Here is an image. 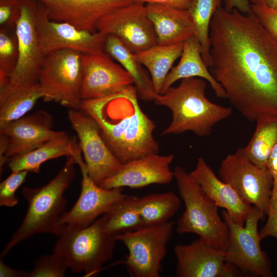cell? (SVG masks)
I'll return each mask as SVG.
<instances>
[{"mask_svg":"<svg viewBox=\"0 0 277 277\" xmlns=\"http://www.w3.org/2000/svg\"><path fill=\"white\" fill-rule=\"evenodd\" d=\"M209 69L250 122L277 117V41L255 15L220 7L210 25Z\"/></svg>","mask_w":277,"mask_h":277,"instance_id":"obj_1","label":"cell"},{"mask_svg":"<svg viewBox=\"0 0 277 277\" xmlns=\"http://www.w3.org/2000/svg\"><path fill=\"white\" fill-rule=\"evenodd\" d=\"M134 85L101 99L82 101L80 109L97 123L105 143L122 164L152 154L159 145L156 125L141 108Z\"/></svg>","mask_w":277,"mask_h":277,"instance_id":"obj_2","label":"cell"},{"mask_svg":"<svg viewBox=\"0 0 277 277\" xmlns=\"http://www.w3.org/2000/svg\"><path fill=\"white\" fill-rule=\"evenodd\" d=\"M206 81L200 77L181 80L163 94H156L153 101L169 108L172 118L162 135L191 131L198 136L209 135L213 127L229 117L232 109L214 103L206 95Z\"/></svg>","mask_w":277,"mask_h":277,"instance_id":"obj_3","label":"cell"},{"mask_svg":"<svg viewBox=\"0 0 277 277\" xmlns=\"http://www.w3.org/2000/svg\"><path fill=\"white\" fill-rule=\"evenodd\" d=\"M73 156L67 161L56 175L45 185L37 188L24 187L22 194L28 203L24 218L18 228L5 246L4 257L17 244L38 233L59 236L63 226L59 219L67 201L64 196L75 175Z\"/></svg>","mask_w":277,"mask_h":277,"instance_id":"obj_4","label":"cell"},{"mask_svg":"<svg viewBox=\"0 0 277 277\" xmlns=\"http://www.w3.org/2000/svg\"><path fill=\"white\" fill-rule=\"evenodd\" d=\"M185 210L176 222L180 234L191 233L217 249L225 251L229 242V229L221 219L219 207L204 192L191 172L181 166L173 170Z\"/></svg>","mask_w":277,"mask_h":277,"instance_id":"obj_5","label":"cell"},{"mask_svg":"<svg viewBox=\"0 0 277 277\" xmlns=\"http://www.w3.org/2000/svg\"><path fill=\"white\" fill-rule=\"evenodd\" d=\"M105 225L103 214L84 228L63 226L53 252L66 259L72 272L87 276L96 274L112 258L117 241L106 231Z\"/></svg>","mask_w":277,"mask_h":277,"instance_id":"obj_6","label":"cell"},{"mask_svg":"<svg viewBox=\"0 0 277 277\" xmlns=\"http://www.w3.org/2000/svg\"><path fill=\"white\" fill-rule=\"evenodd\" d=\"M81 55L77 51L64 49L45 55L38 81L45 101H54L69 109H80Z\"/></svg>","mask_w":277,"mask_h":277,"instance_id":"obj_7","label":"cell"},{"mask_svg":"<svg viewBox=\"0 0 277 277\" xmlns=\"http://www.w3.org/2000/svg\"><path fill=\"white\" fill-rule=\"evenodd\" d=\"M222 215L229 229L226 261L236 265L244 276L272 277L271 260L261 248L258 229L259 221L263 220L265 214L253 206L244 226L234 222L225 210Z\"/></svg>","mask_w":277,"mask_h":277,"instance_id":"obj_8","label":"cell"},{"mask_svg":"<svg viewBox=\"0 0 277 277\" xmlns=\"http://www.w3.org/2000/svg\"><path fill=\"white\" fill-rule=\"evenodd\" d=\"M175 223L168 221L114 236L126 247L128 254L124 261L133 277H160L162 262L171 239Z\"/></svg>","mask_w":277,"mask_h":277,"instance_id":"obj_9","label":"cell"},{"mask_svg":"<svg viewBox=\"0 0 277 277\" xmlns=\"http://www.w3.org/2000/svg\"><path fill=\"white\" fill-rule=\"evenodd\" d=\"M37 3L21 0L20 12L15 24L17 59L8 85L0 93V102L11 92L38 83L45 56L39 43L35 24Z\"/></svg>","mask_w":277,"mask_h":277,"instance_id":"obj_10","label":"cell"},{"mask_svg":"<svg viewBox=\"0 0 277 277\" xmlns=\"http://www.w3.org/2000/svg\"><path fill=\"white\" fill-rule=\"evenodd\" d=\"M219 175L245 201L268 215L273 184L268 168L254 165L240 148L222 161Z\"/></svg>","mask_w":277,"mask_h":277,"instance_id":"obj_11","label":"cell"},{"mask_svg":"<svg viewBox=\"0 0 277 277\" xmlns=\"http://www.w3.org/2000/svg\"><path fill=\"white\" fill-rule=\"evenodd\" d=\"M35 24L40 47L45 55L64 49L83 54L104 51L106 35L97 31L80 29L68 23L52 20L45 7L38 3Z\"/></svg>","mask_w":277,"mask_h":277,"instance_id":"obj_12","label":"cell"},{"mask_svg":"<svg viewBox=\"0 0 277 277\" xmlns=\"http://www.w3.org/2000/svg\"><path fill=\"white\" fill-rule=\"evenodd\" d=\"M69 121L77 134L89 177L97 185L114 175L122 164L104 140L100 128L91 117L69 109Z\"/></svg>","mask_w":277,"mask_h":277,"instance_id":"obj_13","label":"cell"},{"mask_svg":"<svg viewBox=\"0 0 277 277\" xmlns=\"http://www.w3.org/2000/svg\"><path fill=\"white\" fill-rule=\"evenodd\" d=\"M80 150L74 156L82 175L81 193L73 207L60 216L59 223L62 226L87 227L127 195L123 188L107 189L96 184L88 174Z\"/></svg>","mask_w":277,"mask_h":277,"instance_id":"obj_14","label":"cell"},{"mask_svg":"<svg viewBox=\"0 0 277 277\" xmlns=\"http://www.w3.org/2000/svg\"><path fill=\"white\" fill-rule=\"evenodd\" d=\"M96 30L116 36L134 53L157 44L145 5L141 3L134 2L115 9L98 21Z\"/></svg>","mask_w":277,"mask_h":277,"instance_id":"obj_15","label":"cell"},{"mask_svg":"<svg viewBox=\"0 0 277 277\" xmlns=\"http://www.w3.org/2000/svg\"><path fill=\"white\" fill-rule=\"evenodd\" d=\"M82 101L101 99L133 85L130 74L104 51L81 55Z\"/></svg>","mask_w":277,"mask_h":277,"instance_id":"obj_16","label":"cell"},{"mask_svg":"<svg viewBox=\"0 0 277 277\" xmlns=\"http://www.w3.org/2000/svg\"><path fill=\"white\" fill-rule=\"evenodd\" d=\"M53 118L44 110L24 116L0 127V133L8 138L6 157L28 152L52 139L66 134L63 131L52 129Z\"/></svg>","mask_w":277,"mask_h":277,"instance_id":"obj_17","label":"cell"},{"mask_svg":"<svg viewBox=\"0 0 277 277\" xmlns=\"http://www.w3.org/2000/svg\"><path fill=\"white\" fill-rule=\"evenodd\" d=\"M173 159L172 154H152L132 160L122 164L117 172L100 186L107 189L124 187L136 189L169 183L174 178V172L170 169Z\"/></svg>","mask_w":277,"mask_h":277,"instance_id":"obj_18","label":"cell"},{"mask_svg":"<svg viewBox=\"0 0 277 277\" xmlns=\"http://www.w3.org/2000/svg\"><path fill=\"white\" fill-rule=\"evenodd\" d=\"M43 5L49 17L76 28L95 32L98 21L115 9L133 0H32Z\"/></svg>","mask_w":277,"mask_h":277,"instance_id":"obj_19","label":"cell"},{"mask_svg":"<svg viewBox=\"0 0 277 277\" xmlns=\"http://www.w3.org/2000/svg\"><path fill=\"white\" fill-rule=\"evenodd\" d=\"M176 275L179 277H220L226 262L224 251L201 239L174 246Z\"/></svg>","mask_w":277,"mask_h":277,"instance_id":"obj_20","label":"cell"},{"mask_svg":"<svg viewBox=\"0 0 277 277\" xmlns=\"http://www.w3.org/2000/svg\"><path fill=\"white\" fill-rule=\"evenodd\" d=\"M191 173L205 194L219 207L226 210L234 222L244 226L253 206L245 201L230 185L218 177L204 158L197 159Z\"/></svg>","mask_w":277,"mask_h":277,"instance_id":"obj_21","label":"cell"},{"mask_svg":"<svg viewBox=\"0 0 277 277\" xmlns=\"http://www.w3.org/2000/svg\"><path fill=\"white\" fill-rule=\"evenodd\" d=\"M145 6L155 32L157 44L184 43L195 35L193 23L187 10L158 4H147Z\"/></svg>","mask_w":277,"mask_h":277,"instance_id":"obj_22","label":"cell"},{"mask_svg":"<svg viewBox=\"0 0 277 277\" xmlns=\"http://www.w3.org/2000/svg\"><path fill=\"white\" fill-rule=\"evenodd\" d=\"M190 77L204 79L209 83L218 98H226L224 89L212 75L203 59L201 45L195 35L184 42L180 61L167 74L160 94L166 92L177 81Z\"/></svg>","mask_w":277,"mask_h":277,"instance_id":"obj_23","label":"cell"},{"mask_svg":"<svg viewBox=\"0 0 277 277\" xmlns=\"http://www.w3.org/2000/svg\"><path fill=\"white\" fill-rule=\"evenodd\" d=\"M80 149L75 138L66 133L28 152L11 157L8 165L12 172L25 170L38 173L41 165L46 161L61 156L74 157Z\"/></svg>","mask_w":277,"mask_h":277,"instance_id":"obj_24","label":"cell"},{"mask_svg":"<svg viewBox=\"0 0 277 277\" xmlns=\"http://www.w3.org/2000/svg\"><path fill=\"white\" fill-rule=\"evenodd\" d=\"M104 50L131 76L138 97L144 101H153L156 93L150 75L135 58L134 53L118 37L112 34L106 35Z\"/></svg>","mask_w":277,"mask_h":277,"instance_id":"obj_25","label":"cell"},{"mask_svg":"<svg viewBox=\"0 0 277 277\" xmlns=\"http://www.w3.org/2000/svg\"><path fill=\"white\" fill-rule=\"evenodd\" d=\"M184 43L171 45L156 44L134 56L149 72L156 94H160L165 80L175 61L182 53Z\"/></svg>","mask_w":277,"mask_h":277,"instance_id":"obj_26","label":"cell"},{"mask_svg":"<svg viewBox=\"0 0 277 277\" xmlns=\"http://www.w3.org/2000/svg\"><path fill=\"white\" fill-rule=\"evenodd\" d=\"M256 122L254 132L242 150L254 165L261 168H267L270 154L277 144V117L263 116Z\"/></svg>","mask_w":277,"mask_h":277,"instance_id":"obj_27","label":"cell"},{"mask_svg":"<svg viewBox=\"0 0 277 277\" xmlns=\"http://www.w3.org/2000/svg\"><path fill=\"white\" fill-rule=\"evenodd\" d=\"M138 199L136 196L126 195L104 214L107 233L115 236L144 226L138 207Z\"/></svg>","mask_w":277,"mask_h":277,"instance_id":"obj_28","label":"cell"},{"mask_svg":"<svg viewBox=\"0 0 277 277\" xmlns=\"http://www.w3.org/2000/svg\"><path fill=\"white\" fill-rule=\"evenodd\" d=\"M144 226L165 223L176 213L181 205L179 196L172 191L150 194L137 201Z\"/></svg>","mask_w":277,"mask_h":277,"instance_id":"obj_29","label":"cell"},{"mask_svg":"<svg viewBox=\"0 0 277 277\" xmlns=\"http://www.w3.org/2000/svg\"><path fill=\"white\" fill-rule=\"evenodd\" d=\"M43 97L38 82L11 92L0 102V127L24 116Z\"/></svg>","mask_w":277,"mask_h":277,"instance_id":"obj_30","label":"cell"},{"mask_svg":"<svg viewBox=\"0 0 277 277\" xmlns=\"http://www.w3.org/2000/svg\"><path fill=\"white\" fill-rule=\"evenodd\" d=\"M225 0H192L187 9L193 23L195 36L202 48L203 59L208 67L211 64L210 25L212 18Z\"/></svg>","mask_w":277,"mask_h":277,"instance_id":"obj_31","label":"cell"},{"mask_svg":"<svg viewBox=\"0 0 277 277\" xmlns=\"http://www.w3.org/2000/svg\"><path fill=\"white\" fill-rule=\"evenodd\" d=\"M17 45L4 28L0 31V93L6 88L16 64Z\"/></svg>","mask_w":277,"mask_h":277,"instance_id":"obj_32","label":"cell"},{"mask_svg":"<svg viewBox=\"0 0 277 277\" xmlns=\"http://www.w3.org/2000/svg\"><path fill=\"white\" fill-rule=\"evenodd\" d=\"M69 268L66 259L53 252L42 256L35 261L29 277H63Z\"/></svg>","mask_w":277,"mask_h":277,"instance_id":"obj_33","label":"cell"},{"mask_svg":"<svg viewBox=\"0 0 277 277\" xmlns=\"http://www.w3.org/2000/svg\"><path fill=\"white\" fill-rule=\"evenodd\" d=\"M28 171L21 170L12 173L0 184V206L12 207L18 202L15 193L25 182Z\"/></svg>","mask_w":277,"mask_h":277,"instance_id":"obj_34","label":"cell"},{"mask_svg":"<svg viewBox=\"0 0 277 277\" xmlns=\"http://www.w3.org/2000/svg\"><path fill=\"white\" fill-rule=\"evenodd\" d=\"M252 13L277 41V7L251 5Z\"/></svg>","mask_w":277,"mask_h":277,"instance_id":"obj_35","label":"cell"},{"mask_svg":"<svg viewBox=\"0 0 277 277\" xmlns=\"http://www.w3.org/2000/svg\"><path fill=\"white\" fill-rule=\"evenodd\" d=\"M267 168L273 180L269 214L272 216L277 217V144L270 154Z\"/></svg>","mask_w":277,"mask_h":277,"instance_id":"obj_36","label":"cell"},{"mask_svg":"<svg viewBox=\"0 0 277 277\" xmlns=\"http://www.w3.org/2000/svg\"><path fill=\"white\" fill-rule=\"evenodd\" d=\"M21 0L0 1V24H15L20 12Z\"/></svg>","mask_w":277,"mask_h":277,"instance_id":"obj_37","label":"cell"},{"mask_svg":"<svg viewBox=\"0 0 277 277\" xmlns=\"http://www.w3.org/2000/svg\"><path fill=\"white\" fill-rule=\"evenodd\" d=\"M142 4H158L177 9L187 10L192 0H133Z\"/></svg>","mask_w":277,"mask_h":277,"instance_id":"obj_38","label":"cell"},{"mask_svg":"<svg viewBox=\"0 0 277 277\" xmlns=\"http://www.w3.org/2000/svg\"><path fill=\"white\" fill-rule=\"evenodd\" d=\"M224 8L228 11L236 9L245 14L252 13L251 5L249 0H225Z\"/></svg>","mask_w":277,"mask_h":277,"instance_id":"obj_39","label":"cell"},{"mask_svg":"<svg viewBox=\"0 0 277 277\" xmlns=\"http://www.w3.org/2000/svg\"><path fill=\"white\" fill-rule=\"evenodd\" d=\"M29 272L19 270L7 266L1 260L0 276L1 277H29Z\"/></svg>","mask_w":277,"mask_h":277,"instance_id":"obj_40","label":"cell"},{"mask_svg":"<svg viewBox=\"0 0 277 277\" xmlns=\"http://www.w3.org/2000/svg\"><path fill=\"white\" fill-rule=\"evenodd\" d=\"M243 275L236 265L226 261L220 277L243 276Z\"/></svg>","mask_w":277,"mask_h":277,"instance_id":"obj_41","label":"cell"},{"mask_svg":"<svg viewBox=\"0 0 277 277\" xmlns=\"http://www.w3.org/2000/svg\"><path fill=\"white\" fill-rule=\"evenodd\" d=\"M9 140L6 135L0 133V168L1 172L4 164L8 163L9 160L6 156Z\"/></svg>","mask_w":277,"mask_h":277,"instance_id":"obj_42","label":"cell"},{"mask_svg":"<svg viewBox=\"0 0 277 277\" xmlns=\"http://www.w3.org/2000/svg\"><path fill=\"white\" fill-rule=\"evenodd\" d=\"M251 5L264 6L269 8L277 7V0H249Z\"/></svg>","mask_w":277,"mask_h":277,"instance_id":"obj_43","label":"cell"},{"mask_svg":"<svg viewBox=\"0 0 277 277\" xmlns=\"http://www.w3.org/2000/svg\"><path fill=\"white\" fill-rule=\"evenodd\" d=\"M1 1V0H0Z\"/></svg>","mask_w":277,"mask_h":277,"instance_id":"obj_44","label":"cell"}]
</instances>
